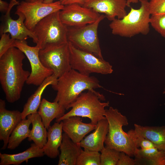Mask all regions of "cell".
<instances>
[{
  "label": "cell",
  "instance_id": "1",
  "mask_svg": "<svg viewBox=\"0 0 165 165\" xmlns=\"http://www.w3.org/2000/svg\"><path fill=\"white\" fill-rule=\"evenodd\" d=\"M25 56L20 50L13 47L0 57V82L6 98L10 103L20 99L24 85L30 74L23 67Z\"/></svg>",
  "mask_w": 165,
  "mask_h": 165
},
{
  "label": "cell",
  "instance_id": "2",
  "mask_svg": "<svg viewBox=\"0 0 165 165\" xmlns=\"http://www.w3.org/2000/svg\"><path fill=\"white\" fill-rule=\"evenodd\" d=\"M51 86L57 91L54 101L59 103L66 110L84 91L95 92V89L102 87L96 77L83 74L72 68Z\"/></svg>",
  "mask_w": 165,
  "mask_h": 165
},
{
  "label": "cell",
  "instance_id": "3",
  "mask_svg": "<svg viewBox=\"0 0 165 165\" xmlns=\"http://www.w3.org/2000/svg\"><path fill=\"white\" fill-rule=\"evenodd\" d=\"M141 6L138 9L131 7L129 13L123 18H116L109 26L114 35L131 38L141 34L146 35L150 31L151 14L148 0H139Z\"/></svg>",
  "mask_w": 165,
  "mask_h": 165
},
{
  "label": "cell",
  "instance_id": "4",
  "mask_svg": "<svg viewBox=\"0 0 165 165\" xmlns=\"http://www.w3.org/2000/svg\"><path fill=\"white\" fill-rule=\"evenodd\" d=\"M105 96L96 91L87 90L83 92L71 104V109L61 117L56 119V122H60L72 116H79L89 119L93 124L97 125L100 120L106 119L105 107L109 106V102L105 101Z\"/></svg>",
  "mask_w": 165,
  "mask_h": 165
},
{
  "label": "cell",
  "instance_id": "5",
  "mask_svg": "<svg viewBox=\"0 0 165 165\" xmlns=\"http://www.w3.org/2000/svg\"><path fill=\"white\" fill-rule=\"evenodd\" d=\"M105 116L108 124V132L105 141V146L124 152L131 157L134 156L138 148L123 129V126L128 125L127 117L112 107L106 109Z\"/></svg>",
  "mask_w": 165,
  "mask_h": 165
},
{
  "label": "cell",
  "instance_id": "6",
  "mask_svg": "<svg viewBox=\"0 0 165 165\" xmlns=\"http://www.w3.org/2000/svg\"><path fill=\"white\" fill-rule=\"evenodd\" d=\"M59 11L53 13L39 22L32 31L40 50L68 42L67 26L61 20Z\"/></svg>",
  "mask_w": 165,
  "mask_h": 165
},
{
  "label": "cell",
  "instance_id": "7",
  "mask_svg": "<svg viewBox=\"0 0 165 165\" xmlns=\"http://www.w3.org/2000/svg\"><path fill=\"white\" fill-rule=\"evenodd\" d=\"M105 16L102 14L94 23L78 27H68V42L76 48L103 59L98 36L100 22Z\"/></svg>",
  "mask_w": 165,
  "mask_h": 165
},
{
  "label": "cell",
  "instance_id": "8",
  "mask_svg": "<svg viewBox=\"0 0 165 165\" xmlns=\"http://www.w3.org/2000/svg\"><path fill=\"white\" fill-rule=\"evenodd\" d=\"M68 44L72 69L87 75L93 73L107 75L112 72V66L108 62L76 48L69 42Z\"/></svg>",
  "mask_w": 165,
  "mask_h": 165
},
{
  "label": "cell",
  "instance_id": "9",
  "mask_svg": "<svg viewBox=\"0 0 165 165\" xmlns=\"http://www.w3.org/2000/svg\"><path fill=\"white\" fill-rule=\"evenodd\" d=\"M64 6L59 1L49 4L44 3V0L22 1L17 5L15 14H23L25 26L32 31L41 20L52 13L60 11Z\"/></svg>",
  "mask_w": 165,
  "mask_h": 165
},
{
  "label": "cell",
  "instance_id": "10",
  "mask_svg": "<svg viewBox=\"0 0 165 165\" xmlns=\"http://www.w3.org/2000/svg\"><path fill=\"white\" fill-rule=\"evenodd\" d=\"M39 54L43 65L57 78L72 69L68 42L40 49Z\"/></svg>",
  "mask_w": 165,
  "mask_h": 165
},
{
  "label": "cell",
  "instance_id": "11",
  "mask_svg": "<svg viewBox=\"0 0 165 165\" xmlns=\"http://www.w3.org/2000/svg\"><path fill=\"white\" fill-rule=\"evenodd\" d=\"M14 47L24 54L30 62L31 72L26 82L27 84L39 86L46 79L53 75V72L42 63L39 54L40 49L37 46H30L26 40H15Z\"/></svg>",
  "mask_w": 165,
  "mask_h": 165
},
{
  "label": "cell",
  "instance_id": "12",
  "mask_svg": "<svg viewBox=\"0 0 165 165\" xmlns=\"http://www.w3.org/2000/svg\"><path fill=\"white\" fill-rule=\"evenodd\" d=\"M19 3L16 0H11L10 1L8 9L2 18L0 30L1 35L4 33H9L11 38L19 40H26L30 38L36 44V37L33 32L25 26L24 22L25 18L23 15L21 13L16 14L18 18L16 20L11 17L10 13L12 8Z\"/></svg>",
  "mask_w": 165,
  "mask_h": 165
},
{
  "label": "cell",
  "instance_id": "13",
  "mask_svg": "<svg viewBox=\"0 0 165 165\" xmlns=\"http://www.w3.org/2000/svg\"><path fill=\"white\" fill-rule=\"evenodd\" d=\"M100 13L77 4L64 6L59 12L61 22L68 27H78L93 23L100 17Z\"/></svg>",
  "mask_w": 165,
  "mask_h": 165
},
{
  "label": "cell",
  "instance_id": "14",
  "mask_svg": "<svg viewBox=\"0 0 165 165\" xmlns=\"http://www.w3.org/2000/svg\"><path fill=\"white\" fill-rule=\"evenodd\" d=\"M127 0H85L84 7L104 14L111 21L116 18L121 19L127 14L126 9Z\"/></svg>",
  "mask_w": 165,
  "mask_h": 165
},
{
  "label": "cell",
  "instance_id": "15",
  "mask_svg": "<svg viewBox=\"0 0 165 165\" xmlns=\"http://www.w3.org/2000/svg\"><path fill=\"white\" fill-rule=\"evenodd\" d=\"M22 119L21 112L7 110L5 100L0 99V140L3 142L1 149L7 148L10 135Z\"/></svg>",
  "mask_w": 165,
  "mask_h": 165
},
{
  "label": "cell",
  "instance_id": "16",
  "mask_svg": "<svg viewBox=\"0 0 165 165\" xmlns=\"http://www.w3.org/2000/svg\"><path fill=\"white\" fill-rule=\"evenodd\" d=\"M62 121L63 130L73 141L78 144L82 141L86 134L97 127V125L91 123H83L79 116L71 117Z\"/></svg>",
  "mask_w": 165,
  "mask_h": 165
},
{
  "label": "cell",
  "instance_id": "17",
  "mask_svg": "<svg viewBox=\"0 0 165 165\" xmlns=\"http://www.w3.org/2000/svg\"><path fill=\"white\" fill-rule=\"evenodd\" d=\"M94 130L79 144L84 149L99 152L105 147L104 144L108 132V124L107 119L99 121Z\"/></svg>",
  "mask_w": 165,
  "mask_h": 165
},
{
  "label": "cell",
  "instance_id": "18",
  "mask_svg": "<svg viewBox=\"0 0 165 165\" xmlns=\"http://www.w3.org/2000/svg\"><path fill=\"white\" fill-rule=\"evenodd\" d=\"M63 122H56L48 129L47 141L42 148L44 155L54 159L59 155V148L62 141Z\"/></svg>",
  "mask_w": 165,
  "mask_h": 165
},
{
  "label": "cell",
  "instance_id": "19",
  "mask_svg": "<svg viewBox=\"0 0 165 165\" xmlns=\"http://www.w3.org/2000/svg\"><path fill=\"white\" fill-rule=\"evenodd\" d=\"M79 144L74 142L64 133L60 147L58 165H76L77 159L82 149Z\"/></svg>",
  "mask_w": 165,
  "mask_h": 165
},
{
  "label": "cell",
  "instance_id": "20",
  "mask_svg": "<svg viewBox=\"0 0 165 165\" xmlns=\"http://www.w3.org/2000/svg\"><path fill=\"white\" fill-rule=\"evenodd\" d=\"M44 154L42 149L35 143L22 152L17 154H9L0 153V165H19L29 160L36 157H43Z\"/></svg>",
  "mask_w": 165,
  "mask_h": 165
},
{
  "label": "cell",
  "instance_id": "21",
  "mask_svg": "<svg viewBox=\"0 0 165 165\" xmlns=\"http://www.w3.org/2000/svg\"><path fill=\"white\" fill-rule=\"evenodd\" d=\"M57 78L53 74L46 79L28 98L21 112L22 119H26L29 115L38 112L41 102L42 95L46 87L54 84Z\"/></svg>",
  "mask_w": 165,
  "mask_h": 165
},
{
  "label": "cell",
  "instance_id": "22",
  "mask_svg": "<svg viewBox=\"0 0 165 165\" xmlns=\"http://www.w3.org/2000/svg\"><path fill=\"white\" fill-rule=\"evenodd\" d=\"M134 126L136 133L151 142L158 150H165V126Z\"/></svg>",
  "mask_w": 165,
  "mask_h": 165
},
{
  "label": "cell",
  "instance_id": "23",
  "mask_svg": "<svg viewBox=\"0 0 165 165\" xmlns=\"http://www.w3.org/2000/svg\"><path fill=\"white\" fill-rule=\"evenodd\" d=\"M66 110L58 102H50L43 98L41 100L38 112L41 117L44 126L48 129L52 121L54 119H56L63 116Z\"/></svg>",
  "mask_w": 165,
  "mask_h": 165
},
{
  "label": "cell",
  "instance_id": "24",
  "mask_svg": "<svg viewBox=\"0 0 165 165\" xmlns=\"http://www.w3.org/2000/svg\"><path fill=\"white\" fill-rule=\"evenodd\" d=\"M134 156L136 165H165L164 150H160L156 147L137 148Z\"/></svg>",
  "mask_w": 165,
  "mask_h": 165
},
{
  "label": "cell",
  "instance_id": "25",
  "mask_svg": "<svg viewBox=\"0 0 165 165\" xmlns=\"http://www.w3.org/2000/svg\"><path fill=\"white\" fill-rule=\"evenodd\" d=\"M31 121L32 128L28 140L33 141L39 147L42 148L47 141V131L43 124L41 117L37 113L28 116Z\"/></svg>",
  "mask_w": 165,
  "mask_h": 165
},
{
  "label": "cell",
  "instance_id": "26",
  "mask_svg": "<svg viewBox=\"0 0 165 165\" xmlns=\"http://www.w3.org/2000/svg\"><path fill=\"white\" fill-rule=\"evenodd\" d=\"M27 117V119H22L12 133L9 139L8 149H15L23 140L29 137L31 132L29 127L31 122L30 118Z\"/></svg>",
  "mask_w": 165,
  "mask_h": 165
},
{
  "label": "cell",
  "instance_id": "27",
  "mask_svg": "<svg viewBox=\"0 0 165 165\" xmlns=\"http://www.w3.org/2000/svg\"><path fill=\"white\" fill-rule=\"evenodd\" d=\"M76 165H101L100 153L98 152L82 150Z\"/></svg>",
  "mask_w": 165,
  "mask_h": 165
},
{
  "label": "cell",
  "instance_id": "28",
  "mask_svg": "<svg viewBox=\"0 0 165 165\" xmlns=\"http://www.w3.org/2000/svg\"><path fill=\"white\" fill-rule=\"evenodd\" d=\"M100 152L101 165H117L120 152L105 146Z\"/></svg>",
  "mask_w": 165,
  "mask_h": 165
},
{
  "label": "cell",
  "instance_id": "29",
  "mask_svg": "<svg viewBox=\"0 0 165 165\" xmlns=\"http://www.w3.org/2000/svg\"><path fill=\"white\" fill-rule=\"evenodd\" d=\"M150 23L153 28L165 38V13L151 15Z\"/></svg>",
  "mask_w": 165,
  "mask_h": 165
},
{
  "label": "cell",
  "instance_id": "30",
  "mask_svg": "<svg viewBox=\"0 0 165 165\" xmlns=\"http://www.w3.org/2000/svg\"><path fill=\"white\" fill-rule=\"evenodd\" d=\"M127 133L138 148H140L142 149H147L156 147L151 142L138 134L134 129L129 130Z\"/></svg>",
  "mask_w": 165,
  "mask_h": 165
},
{
  "label": "cell",
  "instance_id": "31",
  "mask_svg": "<svg viewBox=\"0 0 165 165\" xmlns=\"http://www.w3.org/2000/svg\"><path fill=\"white\" fill-rule=\"evenodd\" d=\"M9 33L1 34L0 39V57H1L10 48L14 47L15 39L10 36Z\"/></svg>",
  "mask_w": 165,
  "mask_h": 165
},
{
  "label": "cell",
  "instance_id": "32",
  "mask_svg": "<svg viewBox=\"0 0 165 165\" xmlns=\"http://www.w3.org/2000/svg\"><path fill=\"white\" fill-rule=\"evenodd\" d=\"M148 8L151 15L165 13V0H149Z\"/></svg>",
  "mask_w": 165,
  "mask_h": 165
},
{
  "label": "cell",
  "instance_id": "33",
  "mask_svg": "<svg viewBox=\"0 0 165 165\" xmlns=\"http://www.w3.org/2000/svg\"><path fill=\"white\" fill-rule=\"evenodd\" d=\"M131 157L124 152H120L117 165H136L135 160Z\"/></svg>",
  "mask_w": 165,
  "mask_h": 165
},
{
  "label": "cell",
  "instance_id": "34",
  "mask_svg": "<svg viewBox=\"0 0 165 165\" xmlns=\"http://www.w3.org/2000/svg\"><path fill=\"white\" fill-rule=\"evenodd\" d=\"M85 0H63L61 3L64 6L72 4H77L82 6Z\"/></svg>",
  "mask_w": 165,
  "mask_h": 165
},
{
  "label": "cell",
  "instance_id": "35",
  "mask_svg": "<svg viewBox=\"0 0 165 165\" xmlns=\"http://www.w3.org/2000/svg\"><path fill=\"white\" fill-rule=\"evenodd\" d=\"M9 3L0 0V11L2 12H6L9 8Z\"/></svg>",
  "mask_w": 165,
  "mask_h": 165
},
{
  "label": "cell",
  "instance_id": "36",
  "mask_svg": "<svg viewBox=\"0 0 165 165\" xmlns=\"http://www.w3.org/2000/svg\"><path fill=\"white\" fill-rule=\"evenodd\" d=\"M138 1L139 0H127V7H130L131 3H137Z\"/></svg>",
  "mask_w": 165,
  "mask_h": 165
},
{
  "label": "cell",
  "instance_id": "37",
  "mask_svg": "<svg viewBox=\"0 0 165 165\" xmlns=\"http://www.w3.org/2000/svg\"><path fill=\"white\" fill-rule=\"evenodd\" d=\"M35 0H26V1L31 2L34 1ZM54 0H44V2L45 3L49 4L52 3L53 2ZM63 0H59L61 2Z\"/></svg>",
  "mask_w": 165,
  "mask_h": 165
},
{
  "label": "cell",
  "instance_id": "38",
  "mask_svg": "<svg viewBox=\"0 0 165 165\" xmlns=\"http://www.w3.org/2000/svg\"><path fill=\"white\" fill-rule=\"evenodd\" d=\"M163 94H165V88L164 89V90L163 92Z\"/></svg>",
  "mask_w": 165,
  "mask_h": 165
},
{
  "label": "cell",
  "instance_id": "39",
  "mask_svg": "<svg viewBox=\"0 0 165 165\" xmlns=\"http://www.w3.org/2000/svg\"><path fill=\"white\" fill-rule=\"evenodd\" d=\"M164 153H165V150H164Z\"/></svg>",
  "mask_w": 165,
  "mask_h": 165
}]
</instances>
